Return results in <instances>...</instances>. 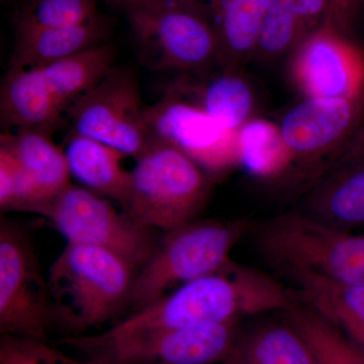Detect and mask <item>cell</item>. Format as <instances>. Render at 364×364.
<instances>
[{
    "instance_id": "cell-9",
    "label": "cell",
    "mask_w": 364,
    "mask_h": 364,
    "mask_svg": "<svg viewBox=\"0 0 364 364\" xmlns=\"http://www.w3.org/2000/svg\"><path fill=\"white\" fill-rule=\"evenodd\" d=\"M55 324L48 279L23 229L0 221V334L49 341Z\"/></svg>"
},
{
    "instance_id": "cell-17",
    "label": "cell",
    "mask_w": 364,
    "mask_h": 364,
    "mask_svg": "<svg viewBox=\"0 0 364 364\" xmlns=\"http://www.w3.org/2000/svg\"><path fill=\"white\" fill-rule=\"evenodd\" d=\"M65 109L50 95L37 68L9 67L1 81L0 116L7 129H33L52 134L64 121Z\"/></svg>"
},
{
    "instance_id": "cell-8",
    "label": "cell",
    "mask_w": 364,
    "mask_h": 364,
    "mask_svg": "<svg viewBox=\"0 0 364 364\" xmlns=\"http://www.w3.org/2000/svg\"><path fill=\"white\" fill-rule=\"evenodd\" d=\"M67 242L107 249L141 269L156 250L161 235L109 198L85 186H69L43 213Z\"/></svg>"
},
{
    "instance_id": "cell-20",
    "label": "cell",
    "mask_w": 364,
    "mask_h": 364,
    "mask_svg": "<svg viewBox=\"0 0 364 364\" xmlns=\"http://www.w3.org/2000/svg\"><path fill=\"white\" fill-rule=\"evenodd\" d=\"M71 176L97 195L122 205L128 195L130 171L122 166L121 151L87 136L69 135L65 149Z\"/></svg>"
},
{
    "instance_id": "cell-18",
    "label": "cell",
    "mask_w": 364,
    "mask_h": 364,
    "mask_svg": "<svg viewBox=\"0 0 364 364\" xmlns=\"http://www.w3.org/2000/svg\"><path fill=\"white\" fill-rule=\"evenodd\" d=\"M200 76L203 79L198 83L182 77L163 90L198 105L227 130L238 132L252 119V88L240 72L222 70L214 76Z\"/></svg>"
},
{
    "instance_id": "cell-5",
    "label": "cell",
    "mask_w": 364,
    "mask_h": 364,
    "mask_svg": "<svg viewBox=\"0 0 364 364\" xmlns=\"http://www.w3.org/2000/svg\"><path fill=\"white\" fill-rule=\"evenodd\" d=\"M139 55L155 70L205 75L219 64L212 14L162 0H136L126 7Z\"/></svg>"
},
{
    "instance_id": "cell-11",
    "label": "cell",
    "mask_w": 364,
    "mask_h": 364,
    "mask_svg": "<svg viewBox=\"0 0 364 364\" xmlns=\"http://www.w3.org/2000/svg\"><path fill=\"white\" fill-rule=\"evenodd\" d=\"M163 91L159 102L145 107L151 139L176 146L208 176L239 165L238 132L227 130L198 105Z\"/></svg>"
},
{
    "instance_id": "cell-15",
    "label": "cell",
    "mask_w": 364,
    "mask_h": 364,
    "mask_svg": "<svg viewBox=\"0 0 364 364\" xmlns=\"http://www.w3.org/2000/svg\"><path fill=\"white\" fill-rule=\"evenodd\" d=\"M299 213L342 232L364 228V159L326 169Z\"/></svg>"
},
{
    "instance_id": "cell-27",
    "label": "cell",
    "mask_w": 364,
    "mask_h": 364,
    "mask_svg": "<svg viewBox=\"0 0 364 364\" xmlns=\"http://www.w3.org/2000/svg\"><path fill=\"white\" fill-rule=\"evenodd\" d=\"M0 364H90L49 341L0 337Z\"/></svg>"
},
{
    "instance_id": "cell-32",
    "label": "cell",
    "mask_w": 364,
    "mask_h": 364,
    "mask_svg": "<svg viewBox=\"0 0 364 364\" xmlns=\"http://www.w3.org/2000/svg\"><path fill=\"white\" fill-rule=\"evenodd\" d=\"M109 1L117 7H126L131 2L136 1V0H109Z\"/></svg>"
},
{
    "instance_id": "cell-3",
    "label": "cell",
    "mask_w": 364,
    "mask_h": 364,
    "mask_svg": "<svg viewBox=\"0 0 364 364\" xmlns=\"http://www.w3.org/2000/svg\"><path fill=\"white\" fill-rule=\"evenodd\" d=\"M210 189L212 181L200 165L176 146L152 139L136 158L121 207L163 233L198 220Z\"/></svg>"
},
{
    "instance_id": "cell-2",
    "label": "cell",
    "mask_w": 364,
    "mask_h": 364,
    "mask_svg": "<svg viewBox=\"0 0 364 364\" xmlns=\"http://www.w3.org/2000/svg\"><path fill=\"white\" fill-rule=\"evenodd\" d=\"M139 270L107 249L67 242L47 277L55 324L78 336L109 322L129 308Z\"/></svg>"
},
{
    "instance_id": "cell-6",
    "label": "cell",
    "mask_w": 364,
    "mask_h": 364,
    "mask_svg": "<svg viewBox=\"0 0 364 364\" xmlns=\"http://www.w3.org/2000/svg\"><path fill=\"white\" fill-rule=\"evenodd\" d=\"M244 221L196 220L163 232L156 250L136 275L132 313L157 301L174 286L219 272L245 233Z\"/></svg>"
},
{
    "instance_id": "cell-25",
    "label": "cell",
    "mask_w": 364,
    "mask_h": 364,
    "mask_svg": "<svg viewBox=\"0 0 364 364\" xmlns=\"http://www.w3.org/2000/svg\"><path fill=\"white\" fill-rule=\"evenodd\" d=\"M299 44V18L294 0H272L260 26L253 56L272 62Z\"/></svg>"
},
{
    "instance_id": "cell-28",
    "label": "cell",
    "mask_w": 364,
    "mask_h": 364,
    "mask_svg": "<svg viewBox=\"0 0 364 364\" xmlns=\"http://www.w3.org/2000/svg\"><path fill=\"white\" fill-rule=\"evenodd\" d=\"M20 196V172L13 154L0 146V208L16 210Z\"/></svg>"
},
{
    "instance_id": "cell-31",
    "label": "cell",
    "mask_w": 364,
    "mask_h": 364,
    "mask_svg": "<svg viewBox=\"0 0 364 364\" xmlns=\"http://www.w3.org/2000/svg\"><path fill=\"white\" fill-rule=\"evenodd\" d=\"M361 159H364V90L360 97V112H359L358 124L346 142L331 157H329L328 161L330 163L327 169L344 163Z\"/></svg>"
},
{
    "instance_id": "cell-1",
    "label": "cell",
    "mask_w": 364,
    "mask_h": 364,
    "mask_svg": "<svg viewBox=\"0 0 364 364\" xmlns=\"http://www.w3.org/2000/svg\"><path fill=\"white\" fill-rule=\"evenodd\" d=\"M291 293L269 275L233 261L219 272L186 282L112 326L116 335L179 329L289 310Z\"/></svg>"
},
{
    "instance_id": "cell-14",
    "label": "cell",
    "mask_w": 364,
    "mask_h": 364,
    "mask_svg": "<svg viewBox=\"0 0 364 364\" xmlns=\"http://www.w3.org/2000/svg\"><path fill=\"white\" fill-rule=\"evenodd\" d=\"M51 136L33 129L1 134L0 146L13 154L20 172L18 212L42 215L50 203L71 186L65 151L53 142Z\"/></svg>"
},
{
    "instance_id": "cell-29",
    "label": "cell",
    "mask_w": 364,
    "mask_h": 364,
    "mask_svg": "<svg viewBox=\"0 0 364 364\" xmlns=\"http://www.w3.org/2000/svg\"><path fill=\"white\" fill-rule=\"evenodd\" d=\"M363 4L364 0H329L326 23L354 40V26Z\"/></svg>"
},
{
    "instance_id": "cell-24",
    "label": "cell",
    "mask_w": 364,
    "mask_h": 364,
    "mask_svg": "<svg viewBox=\"0 0 364 364\" xmlns=\"http://www.w3.org/2000/svg\"><path fill=\"white\" fill-rule=\"evenodd\" d=\"M289 322L310 346L317 364H364V352L320 314L296 303L289 310Z\"/></svg>"
},
{
    "instance_id": "cell-7",
    "label": "cell",
    "mask_w": 364,
    "mask_h": 364,
    "mask_svg": "<svg viewBox=\"0 0 364 364\" xmlns=\"http://www.w3.org/2000/svg\"><path fill=\"white\" fill-rule=\"evenodd\" d=\"M258 244L287 272H312L338 284L364 287V233L338 231L294 212L265 223Z\"/></svg>"
},
{
    "instance_id": "cell-13",
    "label": "cell",
    "mask_w": 364,
    "mask_h": 364,
    "mask_svg": "<svg viewBox=\"0 0 364 364\" xmlns=\"http://www.w3.org/2000/svg\"><path fill=\"white\" fill-rule=\"evenodd\" d=\"M360 97H306L291 107L282 117L279 129L294 161L331 157L358 124Z\"/></svg>"
},
{
    "instance_id": "cell-12",
    "label": "cell",
    "mask_w": 364,
    "mask_h": 364,
    "mask_svg": "<svg viewBox=\"0 0 364 364\" xmlns=\"http://www.w3.org/2000/svg\"><path fill=\"white\" fill-rule=\"evenodd\" d=\"M289 71L306 97H359L364 90V50L325 23L294 48Z\"/></svg>"
},
{
    "instance_id": "cell-21",
    "label": "cell",
    "mask_w": 364,
    "mask_h": 364,
    "mask_svg": "<svg viewBox=\"0 0 364 364\" xmlns=\"http://www.w3.org/2000/svg\"><path fill=\"white\" fill-rule=\"evenodd\" d=\"M222 364H317L310 346L291 323H265L239 333Z\"/></svg>"
},
{
    "instance_id": "cell-19",
    "label": "cell",
    "mask_w": 364,
    "mask_h": 364,
    "mask_svg": "<svg viewBox=\"0 0 364 364\" xmlns=\"http://www.w3.org/2000/svg\"><path fill=\"white\" fill-rule=\"evenodd\" d=\"M299 296L364 352V287L347 286L312 272H291Z\"/></svg>"
},
{
    "instance_id": "cell-4",
    "label": "cell",
    "mask_w": 364,
    "mask_h": 364,
    "mask_svg": "<svg viewBox=\"0 0 364 364\" xmlns=\"http://www.w3.org/2000/svg\"><path fill=\"white\" fill-rule=\"evenodd\" d=\"M239 333L234 320L123 336H65L55 344L90 364H222Z\"/></svg>"
},
{
    "instance_id": "cell-22",
    "label": "cell",
    "mask_w": 364,
    "mask_h": 364,
    "mask_svg": "<svg viewBox=\"0 0 364 364\" xmlns=\"http://www.w3.org/2000/svg\"><path fill=\"white\" fill-rule=\"evenodd\" d=\"M272 0H223L215 14L222 70L240 72L253 56Z\"/></svg>"
},
{
    "instance_id": "cell-26",
    "label": "cell",
    "mask_w": 364,
    "mask_h": 364,
    "mask_svg": "<svg viewBox=\"0 0 364 364\" xmlns=\"http://www.w3.org/2000/svg\"><path fill=\"white\" fill-rule=\"evenodd\" d=\"M97 0H26L16 30L82 25L100 16Z\"/></svg>"
},
{
    "instance_id": "cell-30",
    "label": "cell",
    "mask_w": 364,
    "mask_h": 364,
    "mask_svg": "<svg viewBox=\"0 0 364 364\" xmlns=\"http://www.w3.org/2000/svg\"><path fill=\"white\" fill-rule=\"evenodd\" d=\"M294 2L299 18V43L324 25L329 11V0H294Z\"/></svg>"
},
{
    "instance_id": "cell-10",
    "label": "cell",
    "mask_w": 364,
    "mask_h": 364,
    "mask_svg": "<svg viewBox=\"0 0 364 364\" xmlns=\"http://www.w3.org/2000/svg\"><path fill=\"white\" fill-rule=\"evenodd\" d=\"M138 78L116 66L69 107L71 135L87 136L138 158L151 142Z\"/></svg>"
},
{
    "instance_id": "cell-23",
    "label": "cell",
    "mask_w": 364,
    "mask_h": 364,
    "mask_svg": "<svg viewBox=\"0 0 364 364\" xmlns=\"http://www.w3.org/2000/svg\"><path fill=\"white\" fill-rule=\"evenodd\" d=\"M239 165L256 178L273 179L294 162L279 126L264 119H249L238 131Z\"/></svg>"
},
{
    "instance_id": "cell-16",
    "label": "cell",
    "mask_w": 364,
    "mask_h": 364,
    "mask_svg": "<svg viewBox=\"0 0 364 364\" xmlns=\"http://www.w3.org/2000/svg\"><path fill=\"white\" fill-rule=\"evenodd\" d=\"M111 30L109 18L102 14L82 25L16 30L9 67L28 69L49 65L107 43Z\"/></svg>"
}]
</instances>
